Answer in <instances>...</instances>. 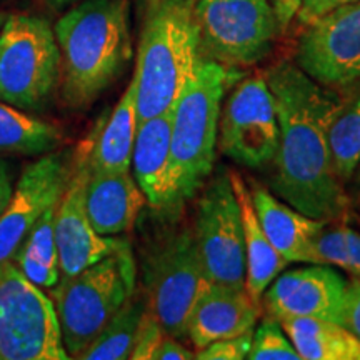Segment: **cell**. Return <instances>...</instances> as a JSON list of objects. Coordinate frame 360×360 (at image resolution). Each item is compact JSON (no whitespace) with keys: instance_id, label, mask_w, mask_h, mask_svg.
Returning <instances> with one entry per match:
<instances>
[{"instance_id":"1","label":"cell","mask_w":360,"mask_h":360,"mask_svg":"<svg viewBox=\"0 0 360 360\" xmlns=\"http://www.w3.org/2000/svg\"><path fill=\"white\" fill-rule=\"evenodd\" d=\"M264 79L281 129L272 193L310 219L327 224L344 219L350 197L332 165L328 127L345 98L290 60L270 65Z\"/></svg>"},{"instance_id":"2","label":"cell","mask_w":360,"mask_h":360,"mask_svg":"<svg viewBox=\"0 0 360 360\" xmlns=\"http://www.w3.org/2000/svg\"><path fill=\"white\" fill-rule=\"evenodd\" d=\"M60 94L85 109L122 75L132 58L129 0H84L57 20Z\"/></svg>"},{"instance_id":"3","label":"cell","mask_w":360,"mask_h":360,"mask_svg":"<svg viewBox=\"0 0 360 360\" xmlns=\"http://www.w3.org/2000/svg\"><path fill=\"white\" fill-rule=\"evenodd\" d=\"M202 58L193 0H148L132 77L139 124L172 110Z\"/></svg>"},{"instance_id":"4","label":"cell","mask_w":360,"mask_h":360,"mask_svg":"<svg viewBox=\"0 0 360 360\" xmlns=\"http://www.w3.org/2000/svg\"><path fill=\"white\" fill-rule=\"evenodd\" d=\"M240 79V69L204 56L170 110V152L180 204L195 195L212 174L225 92Z\"/></svg>"},{"instance_id":"5","label":"cell","mask_w":360,"mask_h":360,"mask_svg":"<svg viewBox=\"0 0 360 360\" xmlns=\"http://www.w3.org/2000/svg\"><path fill=\"white\" fill-rule=\"evenodd\" d=\"M137 292V264L130 242L52 287L62 342L70 359L87 349L98 332Z\"/></svg>"},{"instance_id":"6","label":"cell","mask_w":360,"mask_h":360,"mask_svg":"<svg viewBox=\"0 0 360 360\" xmlns=\"http://www.w3.org/2000/svg\"><path fill=\"white\" fill-rule=\"evenodd\" d=\"M60 87V51L51 22L32 13L7 15L0 29V101L40 110Z\"/></svg>"},{"instance_id":"7","label":"cell","mask_w":360,"mask_h":360,"mask_svg":"<svg viewBox=\"0 0 360 360\" xmlns=\"http://www.w3.org/2000/svg\"><path fill=\"white\" fill-rule=\"evenodd\" d=\"M147 307L165 334L187 339L193 305L209 285L192 227L165 233L148 245L142 259Z\"/></svg>"},{"instance_id":"8","label":"cell","mask_w":360,"mask_h":360,"mask_svg":"<svg viewBox=\"0 0 360 360\" xmlns=\"http://www.w3.org/2000/svg\"><path fill=\"white\" fill-rule=\"evenodd\" d=\"M53 300L12 260L0 264V360H67Z\"/></svg>"},{"instance_id":"9","label":"cell","mask_w":360,"mask_h":360,"mask_svg":"<svg viewBox=\"0 0 360 360\" xmlns=\"http://www.w3.org/2000/svg\"><path fill=\"white\" fill-rule=\"evenodd\" d=\"M202 52L229 67H252L272 52L278 27L272 0H193Z\"/></svg>"},{"instance_id":"10","label":"cell","mask_w":360,"mask_h":360,"mask_svg":"<svg viewBox=\"0 0 360 360\" xmlns=\"http://www.w3.org/2000/svg\"><path fill=\"white\" fill-rule=\"evenodd\" d=\"M193 236L207 281L231 289H245L244 225L229 174L215 177L202 192Z\"/></svg>"},{"instance_id":"11","label":"cell","mask_w":360,"mask_h":360,"mask_svg":"<svg viewBox=\"0 0 360 360\" xmlns=\"http://www.w3.org/2000/svg\"><path fill=\"white\" fill-rule=\"evenodd\" d=\"M276 102L264 75L238 80L220 110L217 143L224 155L247 169H262L278 150Z\"/></svg>"},{"instance_id":"12","label":"cell","mask_w":360,"mask_h":360,"mask_svg":"<svg viewBox=\"0 0 360 360\" xmlns=\"http://www.w3.org/2000/svg\"><path fill=\"white\" fill-rule=\"evenodd\" d=\"M295 64L323 87L360 89V0L310 22L297 44Z\"/></svg>"},{"instance_id":"13","label":"cell","mask_w":360,"mask_h":360,"mask_svg":"<svg viewBox=\"0 0 360 360\" xmlns=\"http://www.w3.org/2000/svg\"><path fill=\"white\" fill-rule=\"evenodd\" d=\"M72 160V152L53 150L22 170L11 200L0 215V264L12 260L45 210L58 204L70 180Z\"/></svg>"},{"instance_id":"14","label":"cell","mask_w":360,"mask_h":360,"mask_svg":"<svg viewBox=\"0 0 360 360\" xmlns=\"http://www.w3.org/2000/svg\"><path fill=\"white\" fill-rule=\"evenodd\" d=\"M349 282L327 264H310L274 278L264 292L265 309L277 321L314 317L344 326Z\"/></svg>"},{"instance_id":"15","label":"cell","mask_w":360,"mask_h":360,"mask_svg":"<svg viewBox=\"0 0 360 360\" xmlns=\"http://www.w3.org/2000/svg\"><path fill=\"white\" fill-rule=\"evenodd\" d=\"M89 170L72 160V175L64 195L56 209V244L58 252L60 277L79 274L80 270L110 255L127 238L107 237L94 231L84 207L85 180Z\"/></svg>"},{"instance_id":"16","label":"cell","mask_w":360,"mask_h":360,"mask_svg":"<svg viewBox=\"0 0 360 360\" xmlns=\"http://www.w3.org/2000/svg\"><path fill=\"white\" fill-rule=\"evenodd\" d=\"M137 97L135 84H130L120 101L98 117L94 129L79 143L74 162L94 172H129L137 135Z\"/></svg>"},{"instance_id":"17","label":"cell","mask_w":360,"mask_h":360,"mask_svg":"<svg viewBox=\"0 0 360 360\" xmlns=\"http://www.w3.org/2000/svg\"><path fill=\"white\" fill-rule=\"evenodd\" d=\"M134 179L147 204L155 210H175L179 202L170 152V112L139 124L132 152Z\"/></svg>"},{"instance_id":"18","label":"cell","mask_w":360,"mask_h":360,"mask_svg":"<svg viewBox=\"0 0 360 360\" xmlns=\"http://www.w3.org/2000/svg\"><path fill=\"white\" fill-rule=\"evenodd\" d=\"M259 302L250 299L245 289L210 283L193 305L187 323V339L195 350L215 340L231 339L255 327Z\"/></svg>"},{"instance_id":"19","label":"cell","mask_w":360,"mask_h":360,"mask_svg":"<svg viewBox=\"0 0 360 360\" xmlns=\"http://www.w3.org/2000/svg\"><path fill=\"white\" fill-rule=\"evenodd\" d=\"M139 184L129 172H94L87 175L84 207L94 231L114 237L129 232L146 205Z\"/></svg>"},{"instance_id":"20","label":"cell","mask_w":360,"mask_h":360,"mask_svg":"<svg viewBox=\"0 0 360 360\" xmlns=\"http://www.w3.org/2000/svg\"><path fill=\"white\" fill-rule=\"evenodd\" d=\"M249 188L259 222L278 254L289 264H315V238L327 227V222L310 219L289 204H283L255 180Z\"/></svg>"},{"instance_id":"21","label":"cell","mask_w":360,"mask_h":360,"mask_svg":"<svg viewBox=\"0 0 360 360\" xmlns=\"http://www.w3.org/2000/svg\"><path fill=\"white\" fill-rule=\"evenodd\" d=\"M236 192L238 207H240L242 225H244L245 242V290L252 300L260 302L264 292L278 274L287 267V260L282 257L265 236L259 222L257 212L252 204L250 188L237 172H229Z\"/></svg>"},{"instance_id":"22","label":"cell","mask_w":360,"mask_h":360,"mask_svg":"<svg viewBox=\"0 0 360 360\" xmlns=\"http://www.w3.org/2000/svg\"><path fill=\"white\" fill-rule=\"evenodd\" d=\"M278 322L302 360H360V340L340 323L314 317Z\"/></svg>"},{"instance_id":"23","label":"cell","mask_w":360,"mask_h":360,"mask_svg":"<svg viewBox=\"0 0 360 360\" xmlns=\"http://www.w3.org/2000/svg\"><path fill=\"white\" fill-rule=\"evenodd\" d=\"M62 139L58 125L0 101V154L44 155L57 150Z\"/></svg>"},{"instance_id":"24","label":"cell","mask_w":360,"mask_h":360,"mask_svg":"<svg viewBox=\"0 0 360 360\" xmlns=\"http://www.w3.org/2000/svg\"><path fill=\"white\" fill-rule=\"evenodd\" d=\"M56 209L57 205L45 210L12 257L15 267L40 289H52L60 281L56 229H53Z\"/></svg>"},{"instance_id":"25","label":"cell","mask_w":360,"mask_h":360,"mask_svg":"<svg viewBox=\"0 0 360 360\" xmlns=\"http://www.w3.org/2000/svg\"><path fill=\"white\" fill-rule=\"evenodd\" d=\"M137 294V292H135ZM117 312L105 327L98 332L96 339L79 355L82 360H127L132 354L139 327L147 310V300L139 295Z\"/></svg>"},{"instance_id":"26","label":"cell","mask_w":360,"mask_h":360,"mask_svg":"<svg viewBox=\"0 0 360 360\" xmlns=\"http://www.w3.org/2000/svg\"><path fill=\"white\" fill-rule=\"evenodd\" d=\"M332 165L342 184L352 180L360 165V94L344 101L328 127Z\"/></svg>"},{"instance_id":"27","label":"cell","mask_w":360,"mask_h":360,"mask_svg":"<svg viewBox=\"0 0 360 360\" xmlns=\"http://www.w3.org/2000/svg\"><path fill=\"white\" fill-rule=\"evenodd\" d=\"M315 264L337 265L360 281V233L347 225L323 229L314 244Z\"/></svg>"},{"instance_id":"28","label":"cell","mask_w":360,"mask_h":360,"mask_svg":"<svg viewBox=\"0 0 360 360\" xmlns=\"http://www.w3.org/2000/svg\"><path fill=\"white\" fill-rule=\"evenodd\" d=\"M250 360H302L276 317L264 319L252 334Z\"/></svg>"},{"instance_id":"29","label":"cell","mask_w":360,"mask_h":360,"mask_svg":"<svg viewBox=\"0 0 360 360\" xmlns=\"http://www.w3.org/2000/svg\"><path fill=\"white\" fill-rule=\"evenodd\" d=\"M254 328L231 339L215 340L207 347L197 350L195 359L199 360H244L249 355Z\"/></svg>"},{"instance_id":"30","label":"cell","mask_w":360,"mask_h":360,"mask_svg":"<svg viewBox=\"0 0 360 360\" xmlns=\"http://www.w3.org/2000/svg\"><path fill=\"white\" fill-rule=\"evenodd\" d=\"M167 335L165 330L162 328L160 322L157 321V317L150 310H146L143 314L141 327H139L137 339H135L132 354H130V359L132 360H152L154 357L155 349L159 347L162 339Z\"/></svg>"},{"instance_id":"31","label":"cell","mask_w":360,"mask_h":360,"mask_svg":"<svg viewBox=\"0 0 360 360\" xmlns=\"http://www.w3.org/2000/svg\"><path fill=\"white\" fill-rule=\"evenodd\" d=\"M344 327L360 340V281L354 278L347 287L344 309Z\"/></svg>"},{"instance_id":"32","label":"cell","mask_w":360,"mask_h":360,"mask_svg":"<svg viewBox=\"0 0 360 360\" xmlns=\"http://www.w3.org/2000/svg\"><path fill=\"white\" fill-rule=\"evenodd\" d=\"M354 2V0H302L299 12H297V20L299 24L309 25L310 22L317 20L323 13L330 12L332 8L344 6V4Z\"/></svg>"},{"instance_id":"33","label":"cell","mask_w":360,"mask_h":360,"mask_svg":"<svg viewBox=\"0 0 360 360\" xmlns=\"http://www.w3.org/2000/svg\"><path fill=\"white\" fill-rule=\"evenodd\" d=\"M188 359H195V354L192 350H188L187 347H184L180 344V340L174 339V337L165 335L162 342L159 344V347L155 349L154 357L152 360H188Z\"/></svg>"},{"instance_id":"34","label":"cell","mask_w":360,"mask_h":360,"mask_svg":"<svg viewBox=\"0 0 360 360\" xmlns=\"http://www.w3.org/2000/svg\"><path fill=\"white\" fill-rule=\"evenodd\" d=\"M300 4H302V0H272L274 12H276L281 32H285L289 29L292 20L295 19L297 12H299Z\"/></svg>"},{"instance_id":"35","label":"cell","mask_w":360,"mask_h":360,"mask_svg":"<svg viewBox=\"0 0 360 360\" xmlns=\"http://www.w3.org/2000/svg\"><path fill=\"white\" fill-rule=\"evenodd\" d=\"M13 187H15V182H13L11 165H8V162L0 159V215L6 210L8 200H11Z\"/></svg>"},{"instance_id":"36","label":"cell","mask_w":360,"mask_h":360,"mask_svg":"<svg viewBox=\"0 0 360 360\" xmlns=\"http://www.w3.org/2000/svg\"><path fill=\"white\" fill-rule=\"evenodd\" d=\"M49 7L56 8V11H62V8L72 6V4L79 2V0H44Z\"/></svg>"},{"instance_id":"37","label":"cell","mask_w":360,"mask_h":360,"mask_svg":"<svg viewBox=\"0 0 360 360\" xmlns=\"http://www.w3.org/2000/svg\"><path fill=\"white\" fill-rule=\"evenodd\" d=\"M350 182L354 184V193H355V197H357V199L360 200V165L357 167V170H355L354 177H352V180H350Z\"/></svg>"},{"instance_id":"38","label":"cell","mask_w":360,"mask_h":360,"mask_svg":"<svg viewBox=\"0 0 360 360\" xmlns=\"http://www.w3.org/2000/svg\"><path fill=\"white\" fill-rule=\"evenodd\" d=\"M6 19H7V13L0 11V29H2V25H4V22H6Z\"/></svg>"}]
</instances>
